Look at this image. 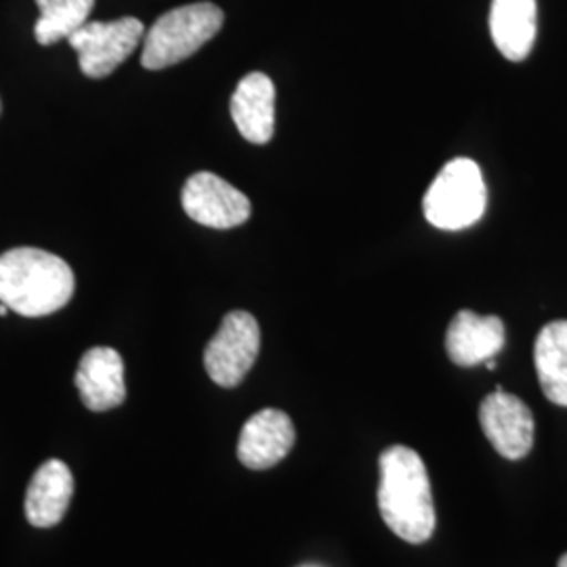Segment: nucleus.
<instances>
[{
	"mask_svg": "<svg viewBox=\"0 0 567 567\" xmlns=\"http://www.w3.org/2000/svg\"><path fill=\"white\" fill-rule=\"evenodd\" d=\"M379 511L386 527L410 545H423L435 532L431 480L416 450L386 447L379 458Z\"/></svg>",
	"mask_w": 567,
	"mask_h": 567,
	"instance_id": "obj_1",
	"label": "nucleus"
},
{
	"mask_svg": "<svg viewBox=\"0 0 567 567\" xmlns=\"http://www.w3.org/2000/svg\"><path fill=\"white\" fill-rule=\"evenodd\" d=\"M74 271L41 248H13L0 255V303L23 318H44L70 303Z\"/></svg>",
	"mask_w": 567,
	"mask_h": 567,
	"instance_id": "obj_2",
	"label": "nucleus"
},
{
	"mask_svg": "<svg viewBox=\"0 0 567 567\" xmlns=\"http://www.w3.org/2000/svg\"><path fill=\"white\" fill-rule=\"evenodd\" d=\"M224 11L213 2L183 4L164 13L143 39V68L164 70L192 58L224 28Z\"/></svg>",
	"mask_w": 567,
	"mask_h": 567,
	"instance_id": "obj_3",
	"label": "nucleus"
},
{
	"mask_svg": "<svg viewBox=\"0 0 567 567\" xmlns=\"http://www.w3.org/2000/svg\"><path fill=\"white\" fill-rule=\"evenodd\" d=\"M487 206V187L482 168L471 158H454L429 185L423 210L433 227L458 231L477 224Z\"/></svg>",
	"mask_w": 567,
	"mask_h": 567,
	"instance_id": "obj_4",
	"label": "nucleus"
},
{
	"mask_svg": "<svg viewBox=\"0 0 567 567\" xmlns=\"http://www.w3.org/2000/svg\"><path fill=\"white\" fill-rule=\"evenodd\" d=\"M261 328L248 311H229L217 334L204 349V368L213 383L225 389L238 386L257 362Z\"/></svg>",
	"mask_w": 567,
	"mask_h": 567,
	"instance_id": "obj_5",
	"label": "nucleus"
},
{
	"mask_svg": "<svg viewBox=\"0 0 567 567\" xmlns=\"http://www.w3.org/2000/svg\"><path fill=\"white\" fill-rule=\"evenodd\" d=\"M145 39V25L135 18L114 21H86L68 42L79 53L82 74L105 79L133 55Z\"/></svg>",
	"mask_w": 567,
	"mask_h": 567,
	"instance_id": "obj_6",
	"label": "nucleus"
},
{
	"mask_svg": "<svg viewBox=\"0 0 567 567\" xmlns=\"http://www.w3.org/2000/svg\"><path fill=\"white\" fill-rule=\"evenodd\" d=\"M183 210L196 224L231 229L250 219L252 206L240 189L215 173H196L183 185Z\"/></svg>",
	"mask_w": 567,
	"mask_h": 567,
	"instance_id": "obj_7",
	"label": "nucleus"
},
{
	"mask_svg": "<svg viewBox=\"0 0 567 567\" xmlns=\"http://www.w3.org/2000/svg\"><path fill=\"white\" fill-rule=\"evenodd\" d=\"M480 423L487 442L508 461H519L534 446V414L517 395L496 386L480 405Z\"/></svg>",
	"mask_w": 567,
	"mask_h": 567,
	"instance_id": "obj_8",
	"label": "nucleus"
},
{
	"mask_svg": "<svg viewBox=\"0 0 567 567\" xmlns=\"http://www.w3.org/2000/svg\"><path fill=\"white\" fill-rule=\"evenodd\" d=\"M295 440L297 431L290 416L282 410L265 408L252 414L243 426L238 458L244 466L255 471L271 468L288 456V452L295 446Z\"/></svg>",
	"mask_w": 567,
	"mask_h": 567,
	"instance_id": "obj_9",
	"label": "nucleus"
},
{
	"mask_svg": "<svg viewBox=\"0 0 567 567\" xmlns=\"http://www.w3.org/2000/svg\"><path fill=\"white\" fill-rule=\"evenodd\" d=\"M507 341L505 322L498 316H477L463 309L446 332L447 358L456 365H477L494 360Z\"/></svg>",
	"mask_w": 567,
	"mask_h": 567,
	"instance_id": "obj_10",
	"label": "nucleus"
},
{
	"mask_svg": "<svg viewBox=\"0 0 567 567\" xmlns=\"http://www.w3.org/2000/svg\"><path fill=\"white\" fill-rule=\"evenodd\" d=\"M231 118L246 142L265 145L276 128V84L264 72H250L231 95Z\"/></svg>",
	"mask_w": 567,
	"mask_h": 567,
	"instance_id": "obj_11",
	"label": "nucleus"
},
{
	"mask_svg": "<svg viewBox=\"0 0 567 567\" xmlns=\"http://www.w3.org/2000/svg\"><path fill=\"white\" fill-rule=\"evenodd\" d=\"M76 386L82 404L93 412H107L118 408L126 398L124 362L112 347H93L82 355Z\"/></svg>",
	"mask_w": 567,
	"mask_h": 567,
	"instance_id": "obj_12",
	"label": "nucleus"
},
{
	"mask_svg": "<svg viewBox=\"0 0 567 567\" xmlns=\"http://www.w3.org/2000/svg\"><path fill=\"white\" fill-rule=\"evenodd\" d=\"M74 477L61 461H47L32 477L25 494V517L32 526H58L70 507Z\"/></svg>",
	"mask_w": 567,
	"mask_h": 567,
	"instance_id": "obj_13",
	"label": "nucleus"
},
{
	"mask_svg": "<svg viewBox=\"0 0 567 567\" xmlns=\"http://www.w3.org/2000/svg\"><path fill=\"white\" fill-rule=\"evenodd\" d=\"M538 30L536 0H492L489 32L496 49L511 61H524Z\"/></svg>",
	"mask_w": 567,
	"mask_h": 567,
	"instance_id": "obj_14",
	"label": "nucleus"
},
{
	"mask_svg": "<svg viewBox=\"0 0 567 567\" xmlns=\"http://www.w3.org/2000/svg\"><path fill=\"white\" fill-rule=\"evenodd\" d=\"M534 364L548 400L567 408V320L550 322L538 332Z\"/></svg>",
	"mask_w": 567,
	"mask_h": 567,
	"instance_id": "obj_15",
	"label": "nucleus"
},
{
	"mask_svg": "<svg viewBox=\"0 0 567 567\" xmlns=\"http://www.w3.org/2000/svg\"><path fill=\"white\" fill-rule=\"evenodd\" d=\"M41 18L34 25V37L42 47L68 41L89 20L95 0H37Z\"/></svg>",
	"mask_w": 567,
	"mask_h": 567,
	"instance_id": "obj_16",
	"label": "nucleus"
},
{
	"mask_svg": "<svg viewBox=\"0 0 567 567\" xmlns=\"http://www.w3.org/2000/svg\"><path fill=\"white\" fill-rule=\"evenodd\" d=\"M9 311H11V309H9L7 305L0 303V318H7V316H9Z\"/></svg>",
	"mask_w": 567,
	"mask_h": 567,
	"instance_id": "obj_17",
	"label": "nucleus"
},
{
	"mask_svg": "<svg viewBox=\"0 0 567 567\" xmlns=\"http://www.w3.org/2000/svg\"><path fill=\"white\" fill-rule=\"evenodd\" d=\"M557 567H567V553L559 559V564H557Z\"/></svg>",
	"mask_w": 567,
	"mask_h": 567,
	"instance_id": "obj_18",
	"label": "nucleus"
},
{
	"mask_svg": "<svg viewBox=\"0 0 567 567\" xmlns=\"http://www.w3.org/2000/svg\"><path fill=\"white\" fill-rule=\"evenodd\" d=\"M0 112H2V103H0Z\"/></svg>",
	"mask_w": 567,
	"mask_h": 567,
	"instance_id": "obj_19",
	"label": "nucleus"
}]
</instances>
